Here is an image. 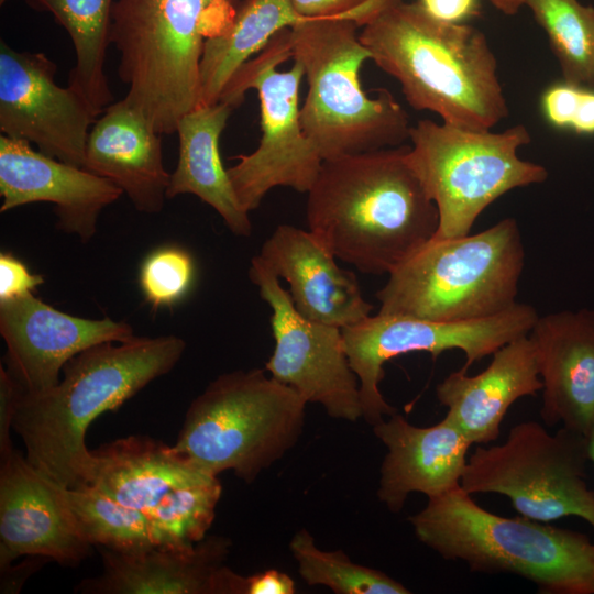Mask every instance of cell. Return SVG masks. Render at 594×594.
I'll use <instances>...</instances> for the list:
<instances>
[{"label": "cell", "instance_id": "cell-1", "mask_svg": "<svg viewBox=\"0 0 594 594\" xmlns=\"http://www.w3.org/2000/svg\"><path fill=\"white\" fill-rule=\"evenodd\" d=\"M408 146L323 160L307 193L309 231L362 273L388 275L438 231V209L407 163Z\"/></svg>", "mask_w": 594, "mask_h": 594}, {"label": "cell", "instance_id": "cell-2", "mask_svg": "<svg viewBox=\"0 0 594 594\" xmlns=\"http://www.w3.org/2000/svg\"><path fill=\"white\" fill-rule=\"evenodd\" d=\"M185 348L174 334L100 343L72 358L51 389L36 395L22 391L12 427L26 460L59 486L85 485L89 425L169 373Z\"/></svg>", "mask_w": 594, "mask_h": 594}, {"label": "cell", "instance_id": "cell-3", "mask_svg": "<svg viewBox=\"0 0 594 594\" xmlns=\"http://www.w3.org/2000/svg\"><path fill=\"white\" fill-rule=\"evenodd\" d=\"M360 41L415 110L479 131L508 116L495 55L476 28L440 22L397 0L362 26Z\"/></svg>", "mask_w": 594, "mask_h": 594}, {"label": "cell", "instance_id": "cell-4", "mask_svg": "<svg viewBox=\"0 0 594 594\" xmlns=\"http://www.w3.org/2000/svg\"><path fill=\"white\" fill-rule=\"evenodd\" d=\"M417 539L477 573H509L542 594H594V542L585 534L479 506L461 485L408 518Z\"/></svg>", "mask_w": 594, "mask_h": 594}, {"label": "cell", "instance_id": "cell-5", "mask_svg": "<svg viewBox=\"0 0 594 594\" xmlns=\"http://www.w3.org/2000/svg\"><path fill=\"white\" fill-rule=\"evenodd\" d=\"M243 0H117L110 43L118 74L138 108L161 134L202 105L200 61L207 40L223 33Z\"/></svg>", "mask_w": 594, "mask_h": 594}, {"label": "cell", "instance_id": "cell-6", "mask_svg": "<svg viewBox=\"0 0 594 594\" xmlns=\"http://www.w3.org/2000/svg\"><path fill=\"white\" fill-rule=\"evenodd\" d=\"M524 265L514 218L475 234L435 235L388 274L376 293L378 314L443 322L494 317L517 304Z\"/></svg>", "mask_w": 594, "mask_h": 594}, {"label": "cell", "instance_id": "cell-7", "mask_svg": "<svg viewBox=\"0 0 594 594\" xmlns=\"http://www.w3.org/2000/svg\"><path fill=\"white\" fill-rule=\"evenodd\" d=\"M359 24L314 19L289 28L292 59L304 69L308 91L302 129L323 160L396 147L409 139V117L395 97L363 90L360 72L371 59Z\"/></svg>", "mask_w": 594, "mask_h": 594}, {"label": "cell", "instance_id": "cell-8", "mask_svg": "<svg viewBox=\"0 0 594 594\" xmlns=\"http://www.w3.org/2000/svg\"><path fill=\"white\" fill-rule=\"evenodd\" d=\"M265 369L213 380L188 407L173 447L207 474L232 471L251 484L298 442L307 400Z\"/></svg>", "mask_w": 594, "mask_h": 594}, {"label": "cell", "instance_id": "cell-9", "mask_svg": "<svg viewBox=\"0 0 594 594\" xmlns=\"http://www.w3.org/2000/svg\"><path fill=\"white\" fill-rule=\"evenodd\" d=\"M409 140L406 160L438 209V237L469 234L498 197L548 177L542 165L518 156L531 141L524 124L492 132L424 119L410 128Z\"/></svg>", "mask_w": 594, "mask_h": 594}, {"label": "cell", "instance_id": "cell-10", "mask_svg": "<svg viewBox=\"0 0 594 594\" xmlns=\"http://www.w3.org/2000/svg\"><path fill=\"white\" fill-rule=\"evenodd\" d=\"M588 462L587 436L565 427L551 435L537 421H522L503 443L475 449L468 458L461 487L470 495H505L519 516L532 520L576 516L594 529Z\"/></svg>", "mask_w": 594, "mask_h": 594}, {"label": "cell", "instance_id": "cell-11", "mask_svg": "<svg viewBox=\"0 0 594 594\" xmlns=\"http://www.w3.org/2000/svg\"><path fill=\"white\" fill-rule=\"evenodd\" d=\"M292 57L289 29H285L235 73L219 99L234 109L249 89L257 91L262 131L258 146L250 154L235 156L239 162L228 168L235 195L248 212L278 186L308 193L322 164L300 120L304 69L294 61L289 69L277 70Z\"/></svg>", "mask_w": 594, "mask_h": 594}, {"label": "cell", "instance_id": "cell-12", "mask_svg": "<svg viewBox=\"0 0 594 594\" xmlns=\"http://www.w3.org/2000/svg\"><path fill=\"white\" fill-rule=\"evenodd\" d=\"M86 484L147 516L172 549H190L211 527L222 493L205 473L162 441L129 436L90 450Z\"/></svg>", "mask_w": 594, "mask_h": 594}, {"label": "cell", "instance_id": "cell-13", "mask_svg": "<svg viewBox=\"0 0 594 594\" xmlns=\"http://www.w3.org/2000/svg\"><path fill=\"white\" fill-rule=\"evenodd\" d=\"M539 315L528 304L517 302L497 316L460 322L435 321L408 316L377 314L342 328L345 352L360 385L362 417L374 426L397 413L383 397V365L393 358L428 352L436 359L448 350H461L471 365L492 355L506 343L526 336Z\"/></svg>", "mask_w": 594, "mask_h": 594}, {"label": "cell", "instance_id": "cell-14", "mask_svg": "<svg viewBox=\"0 0 594 594\" xmlns=\"http://www.w3.org/2000/svg\"><path fill=\"white\" fill-rule=\"evenodd\" d=\"M249 277L272 308L275 348L265 370L307 403L321 405L328 416L352 422L361 418L359 380L350 366L341 328L301 316L278 277L255 257Z\"/></svg>", "mask_w": 594, "mask_h": 594}, {"label": "cell", "instance_id": "cell-15", "mask_svg": "<svg viewBox=\"0 0 594 594\" xmlns=\"http://www.w3.org/2000/svg\"><path fill=\"white\" fill-rule=\"evenodd\" d=\"M56 70L44 53L19 52L0 42V131L82 167L98 114L74 88L55 82Z\"/></svg>", "mask_w": 594, "mask_h": 594}, {"label": "cell", "instance_id": "cell-16", "mask_svg": "<svg viewBox=\"0 0 594 594\" xmlns=\"http://www.w3.org/2000/svg\"><path fill=\"white\" fill-rule=\"evenodd\" d=\"M0 334L7 346L8 371L32 395L54 387L65 364L86 349L135 337L125 321L74 316L33 293L0 301Z\"/></svg>", "mask_w": 594, "mask_h": 594}, {"label": "cell", "instance_id": "cell-17", "mask_svg": "<svg viewBox=\"0 0 594 594\" xmlns=\"http://www.w3.org/2000/svg\"><path fill=\"white\" fill-rule=\"evenodd\" d=\"M0 569L22 556L75 566L91 552L61 486L13 450L0 459Z\"/></svg>", "mask_w": 594, "mask_h": 594}, {"label": "cell", "instance_id": "cell-18", "mask_svg": "<svg viewBox=\"0 0 594 594\" xmlns=\"http://www.w3.org/2000/svg\"><path fill=\"white\" fill-rule=\"evenodd\" d=\"M122 194L109 179L36 152L28 141L0 136L1 212L53 204L57 228L87 243L96 234L101 211Z\"/></svg>", "mask_w": 594, "mask_h": 594}, {"label": "cell", "instance_id": "cell-19", "mask_svg": "<svg viewBox=\"0 0 594 594\" xmlns=\"http://www.w3.org/2000/svg\"><path fill=\"white\" fill-rule=\"evenodd\" d=\"M231 541L206 536L190 549L117 552L102 547V573L82 580L84 594H240L242 575L226 565Z\"/></svg>", "mask_w": 594, "mask_h": 594}, {"label": "cell", "instance_id": "cell-20", "mask_svg": "<svg viewBox=\"0 0 594 594\" xmlns=\"http://www.w3.org/2000/svg\"><path fill=\"white\" fill-rule=\"evenodd\" d=\"M254 257L288 282L296 310L311 321L342 329L374 308L364 299L355 273L341 268L309 230L279 224Z\"/></svg>", "mask_w": 594, "mask_h": 594}, {"label": "cell", "instance_id": "cell-21", "mask_svg": "<svg viewBox=\"0 0 594 594\" xmlns=\"http://www.w3.org/2000/svg\"><path fill=\"white\" fill-rule=\"evenodd\" d=\"M528 336L542 381V421L587 436L594 426V308L539 316Z\"/></svg>", "mask_w": 594, "mask_h": 594}, {"label": "cell", "instance_id": "cell-22", "mask_svg": "<svg viewBox=\"0 0 594 594\" xmlns=\"http://www.w3.org/2000/svg\"><path fill=\"white\" fill-rule=\"evenodd\" d=\"M372 427L387 449L377 497L389 512L399 513L410 493L429 498L461 485L472 443L446 417L417 427L397 411Z\"/></svg>", "mask_w": 594, "mask_h": 594}, {"label": "cell", "instance_id": "cell-23", "mask_svg": "<svg viewBox=\"0 0 594 594\" xmlns=\"http://www.w3.org/2000/svg\"><path fill=\"white\" fill-rule=\"evenodd\" d=\"M161 136L127 99L112 102L89 131L82 168L117 185L138 211L158 213L170 182Z\"/></svg>", "mask_w": 594, "mask_h": 594}, {"label": "cell", "instance_id": "cell-24", "mask_svg": "<svg viewBox=\"0 0 594 594\" xmlns=\"http://www.w3.org/2000/svg\"><path fill=\"white\" fill-rule=\"evenodd\" d=\"M492 355L481 373L470 376L461 367L436 387L438 402L448 408L444 417L472 444L497 440L509 407L542 389L536 350L528 334L506 343Z\"/></svg>", "mask_w": 594, "mask_h": 594}, {"label": "cell", "instance_id": "cell-25", "mask_svg": "<svg viewBox=\"0 0 594 594\" xmlns=\"http://www.w3.org/2000/svg\"><path fill=\"white\" fill-rule=\"evenodd\" d=\"M233 108L222 101L201 105L177 123L178 161L170 174L168 199L191 194L212 207L235 235L250 237L252 223L240 204L228 169L224 168L219 140Z\"/></svg>", "mask_w": 594, "mask_h": 594}, {"label": "cell", "instance_id": "cell-26", "mask_svg": "<svg viewBox=\"0 0 594 594\" xmlns=\"http://www.w3.org/2000/svg\"><path fill=\"white\" fill-rule=\"evenodd\" d=\"M307 20L292 0H243L231 25L205 43L200 61L202 105L218 102L235 73L277 33Z\"/></svg>", "mask_w": 594, "mask_h": 594}, {"label": "cell", "instance_id": "cell-27", "mask_svg": "<svg viewBox=\"0 0 594 594\" xmlns=\"http://www.w3.org/2000/svg\"><path fill=\"white\" fill-rule=\"evenodd\" d=\"M31 8L50 12L69 34L76 63L68 86L101 114L113 102L106 74V51L110 43L112 0H24Z\"/></svg>", "mask_w": 594, "mask_h": 594}, {"label": "cell", "instance_id": "cell-28", "mask_svg": "<svg viewBox=\"0 0 594 594\" xmlns=\"http://www.w3.org/2000/svg\"><path fill=\"white\" fill-rule=\"evenodd\" d=\"M61 492L79 531L91 546L123 553L157 547L172 549L147 516L98 486H61Z\"/></svg>", "mask_w": 594, "mask_h": 594}, {"label": "cell", "instance_id": "cell-29", "mask_svg": "<svg viewBox=\"0 0 594 594\" xmlns=\"http://www.w3.org/2000/svg\"><path fill=\"white\" fill-rule=\"evenodd\" d=\"M548 35L564 81L594 86V8L578 0H525Z\"/></svg>", "mask_w": 594, "mask_h": 594}, {"label": "cell", "instance_id": "cell-30", "mask_svg": "<svg viewBox=\"0 0 594 594\" xmlns=\"http://www.w3.org/2000/svg\"><path fill=\"white\" fill-rule=\"evenodd\" d=\"M298 573L308 585H323L336 594H409L410 591L382 571L354 563L342 551L317 547L307 529L298 530L289 542Z\"/></svg>", "mask_w": 594, "mask_h": 594}, {"label": "cell", "instance_id": "cell-31", "mask_svg": "<svg viewBox=\"0 0 594 594\" xmlns=\"http://www.w3.org/2000/svg\"><path fill=\"white\" fill-rule=\"evenodd\" d=\"M195 278L193 256L177 245L160 246L143 260L139 284L154 308L170 307L190 290Z\"/></svg>", "mask_w": 594, "mask_h": 594}, {"label": "cell", "instance_id": "cell-32", "mask_svg": "<svg viewBox=\"0 0 594 594\" xmlns=\"http://www.w3.org/2000/svg\"><path fill=\"white\" fill-rule=\"evenodd\" d=\"M397 0H292L306 19H344L364 26L371 19Z\"/></svg>", "mask_w": 594, "mask_h": 594}, {"label": "cell", "instance_id": "cell-33", "mask_svg": "<svg viewBox=\"0 0 594 594\" xmlns=\"http://www.w3.org/2000/svg\"><path fill=\"white\" fill-rule=\"evenodd\" d=\"M584 88L566 81L548 87L541 97L544 119L558 129L572 128L581 109Z\"/></svg>", "mask_w": 594, "mask_h": 594}, {"label": "cell", "instance_id": "cell-34", "mask_svg": "<svg viewBox=\"0 0 594 594\" xmlns=\"http://www.w3.org/2000/svg\"><path fill=\"white\" fill-rule=\"evenodd\" d=\"M44 283L42 275L33 274L26 265L8 252L0 254V301L15 299Z\"/></svg>", "mask_w": 594, "mask_h": 594}, {"label": "cell", "instance_id": "cell-35", "mask_svg": "<svg viewBox=\"0 0 594 594\" xmlns=\"http://www.w3.org/2000/svg\"><path fill=\"white\" fill-rule=\"evenodd\" d=\"M22 388L12 374L0 366V458L10 454L14 448L10 432Z\"/></svg>", "mask_w": 594, "mask_h": 594}, {"label": "cell", "instance_id": "cell-36", "mask_svg": "<svg viewBox=\"0 0 594 594\" xmlns=\"http://www.w3.org/2000/svg\"><path fill=\"white\" fill-rule=\"evenodd\" d=\"M425 13L443 23L465 24L480 13V0H415Z\"/></svg>", "mask_w": 594, "mask_h": 594}, {"label": "cell", "instance_id": "cell-37", "mask_svg": "<svg viewBox=\"0 0 594 594\" xmlns=\"http://www.w3.org/2000/svg\"><path fill=\"white\" fill-rule=\"evenodd\" d=\"M295 592L294 580L275 569L244 576L243 594H294Z\"/></svg>", "mask_w": 594, "mask_h": 594}, {"label": "cell", "instance_id": "cell-38", "mask_svg": "<svg viewBox=\"0 0 594 594\" xmlns=\"http://www.w3.org/2000/svg\"><path fill=\"white\" fill-rule=\"evenodd\" d=\"M571 129L576 133H594V91L584 89L581 109Z\"/></svg>", "mask_w": 594, "mask_h": 594}, {"label": "cell", "instance_id": "cell-39", "mask_svg": "<svg viewBox=\"0 0 594 594\" xmlns=\"http://www.w3.org/2000/svg\"><path fill=\"white\" fill-rule=\"evenodd\" d=\"M490 2L506 15L516 14L525 6V0H490Z\"/></svg>", "mask_w": 594, "mask_h": 594}, {"label": "cell", "instance_id": "cell-40", "mask_svg": "<svg viewBox=\"0 0 594 594\" xmlns=\"http://www.w3.org/2000/svg\"><path fill=\"white\" fill-rule=\"evenodd\" d=\"M587 440H588L590 461L594 465V426L592 427V429L590 430L587 435Z\"/></svg>", "mask_w": 594, "mask_h": 594}, {"label": "cell", "instance_id": "cell-41", "mask_svg": "<svg viewBox=\"0 0 594 594\" xmlns=\"http://www.w3.org/2000/svg\"><path fill=\"white\" fill-rule=\"evenodd\" d=\"M7 0H0V4L2 6Z\"/></svg>", "mask_w": 594, "mask_h": 594}]
</instances>
